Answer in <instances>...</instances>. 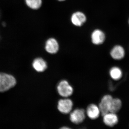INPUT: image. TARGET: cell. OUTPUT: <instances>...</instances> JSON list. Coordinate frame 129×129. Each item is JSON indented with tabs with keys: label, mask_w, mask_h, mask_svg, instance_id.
Returning <instances> with one entry per match:
<instances>
[{
	"label": "cell",
	"mask_w": 129,
	"mask_h": 129,
	"mask_svg": "<svg viewBox=\"0 0 129 129\" xmlns=\"http://www.w3.org/2000/svg\"><path fill=\"white\" fill-rule=\"evenodd\" d=\"M16 84V79L8 74L0 73V92L7 91L14 87Z\"/></svg>",
	"instance_id": "obj_1"
},
{
	"label": "cell",
	"mask_w": 129,
	"mask_h": 129,
	"mask_svg": "<svg viewBox=\"0 0 129 129\" xmlns=\"http://www.w3.org/2000/svg\"><path fill=\"white\" fill-rule=\"evenodd\" d=\"M57 89L59 95L64 98L70 96L74 92L73 87L66 80L60 81L58 84Z\"/></svg>",
	"instance_id": "obj_2"
},
{
	"label": "cell",
	"mask_w": 129,
	"mask_h": 129,
	"mask_svg": "<svg viewBox=\"0 0 129 129\" xmlns=\"http://www.w3.org/2000/svg\"><path fill=\"white\" fill-rule=\"evenodd\" d=\"M73 106V103L72 100L67 98L60 99L58 102V109L59 112L64 114H68L71 112Z\"/></svg>",
	"instance_id": "obj_3"
},
{
	"label": "cell",
	"mask_w": 129,
	"mask_h": 129,
	"mask_svg": "<svg viewBox=\"0 0 129 129\" xmlns=\"http://www.w3.org/2000/svg\"><path fill=\"white\" fill-rule=\"evenodd\" d=\"M70 113V119L74 124L81 123L85 119V111L83 109H76Z\"/></svg>",
	"instance_id": "obj_4"
},
{
	"label": "cell",
	"mask_w": 129,
	"mask_h": 129,
	"mask_svg": "<svg viewBox=\"0 0 129 129\" xmlns=\"http://www.w3.org/2000/svg\"><path fill=\"white\" fill-rule=\"evenodd\" d=\"M113 99L112 96L110 95H105L102 98L98 106L102 116L109 112L110 104Z\"/></svg>",
	"instance_id": "obj_5"
},
{
	"label": "cell",
	"mask_w": 129,
	"mask_h": 129,
	"mask_svg": "<svg viewBox=\"0 0 129 129\" xmlns=\"http://www.w3.org/2000/svg\"><path fill=\"white\" fill-rule=\"evenodd\" d=\"M91 38L92 44L99 45L104 43L106 40V35L103 31L97 29L92 31Z\"/></svg>",
	"instance_id": "obj_6"
},
{
	"label": "cell",
	"mask_w": 129,
	"mask_h": 129,
	"mask_svg": "<svg viewBox=\"0 0 129 129\" xmlns=\"http://www.w3.org/2000/svg\"><path fill=\"white\" fill-rule=\"evenodd\" d=\"M71 21L74 25L80 27L85 22L86 17L82 12H76L72 14Z\"/></svg>",
	"instance_id": "obj_7"
},
{
	"label": "cell",
	"mask_w": 129,
	"mask_h": 129,
	"mask_svg": "<svg viewBox=\"0 0 129 129\" xmlns=\"http://www.w3.org/2000/svg\"><path fill=\"white\" fill-rule=\"evenodd\" d=\"M110 55L113 59L120 60L124 57L125 51L123 46L120 45L114 46L111 49Z\"/></svg>",
	"instance_id": "obj_8"
},
{
	"label": "cell",
	"mask_w": 129,
	"mask_h": 129,
	"mask_svg": "<svg viewBox=\"0 0 129 129\" xmlns=\"http://www.w3.org/2000/svg\"><path fill=\"white\" fill-rule=\"evenodd\" d=\"M45 49L48 53L55 54L57 53L59 50V44L55 39L50 38L46 42Z\"/></svg>",
	"instance_id": "obj_9"
},
{
	"label": "cell",
	"mask_w": 129,
	"mask_h": 129,
	"mask_svg": "<svg viewBox=\"0 0 129 129\" xmlns=\"http://www.w3.org/2000/svg\"><path fill=\"white\" fill-rule=\"evenodd\" d=\"M103 121L107 126L113 127L118 123V118L116 113L109 112L103 115Z\"/></svg>",
	"instance_id": "obj_10"
},
{
	"label": "cell",
	"mask_w": 129,
	"mask_h": 129,
	"mask_svg": "<svg viewBox=\"0 0 129 129\" xmlns=\"http://www.w3.org/2000/svg\"><path fill=\"white\" fill-rule=\"evenodd\" d=\"M86 114L88 117L93 120L98 118L101 114L99 107L94 104L88 106L86 109Z\"/></svg>",
	"instance_id": "obj_11"
},
{
	"label": "cell",
	"mask_w": 129,
	"mask_h": 129,
	"mask_svg": "<svg viewBox=\"0 0 129 129\" xmlns=\"http://www.w3.org/2000/svg\"><path fill=\"white\" fill-rule=\"evenodd\" d=\"M32 67L37 72H43L47 69V64L46 62L41 57L35 58L32 62Z\"/></svg>",
	"instance_id": "obj_12"
},
{
	"label": "cell",
	"mask_w": 129,
	"mask_h": 129,
	"mask_svg": "<svg viewBox=\"0 0 129 129\" xmlns=\"http://www.w3.org/2000/svg\"><path fill=\"white\" fill-rule=\"evenodd\" d=\"M122 107V102L120 99L113 98L110 104L109 112L117 113L120 111Z\"/></svg>",
	"instance_id": "obj_13"
},
{
	"label": "cell",
	"mask_w": 129,
	"mask_h": 129,
	"mask_svg": "<svg viewBox=\"0 0 129 129\" xmlns=\"http://www.w3.org/2000/svg\"><path fill=\"white\" fill-rule=\"evenodd\" d=\"M109 74L111 78L115 80L120 79L122 77V72L121 70L117 67H113L110 69Z\"/></svg>",
	"instance_id": "obj_14"
},
{
	"label": "cell",
	"mask_w": 129,
	"mask_h": 129,
	"mask_svg": "<svg viewBox=\"0 0 129 129\" xmlns=\"http://www.w3.org/2000/svg\"><path fill=\"white\" fill-rule=\"evenodd\" d=\"M25 4L29 8L38 9L41 7L42 0H25Z\"/></svg>",
	"instance_id": "obj_15"
},
{
	"label": "cell",
	"mask_w": 129,
	"mask_h": 129,
	"mask_svg": "<svg viewBox=\"0 0 129 129\" xmlns=\"http://www.w3.org/2000/svg\"><path fill=\"white\" fill-rule=\"evenodd\" d=\"M58 1H65V0H58Z\"/></svg>",
	"instance_id": "obj_16"
},
{
	"label": "cell",
	"mask_w": 129,
	"mask_h": 129,
	"mask_svg": "<svg viewBox=\"0 0 129 129\" xmlns=\"http://www.w3.org/2000/svg\"><path fill=\"white\" fill-rule=\"evenodd\" d=\"M128 24L129 25V18L128 20Z\"/></svg>",
	"instance_id": "obj_17"
}]
</instances>
